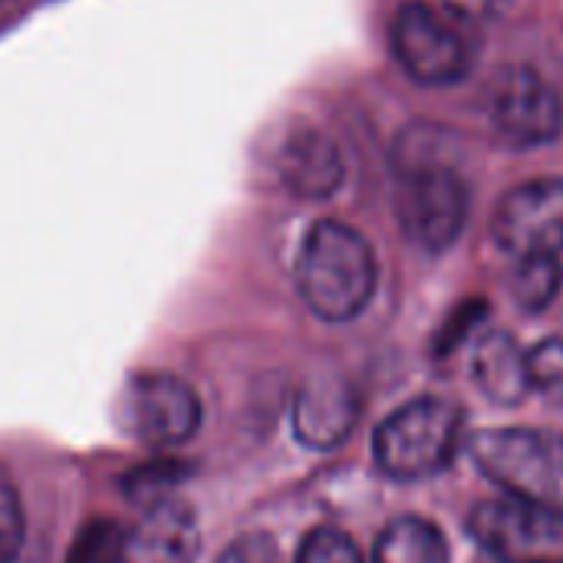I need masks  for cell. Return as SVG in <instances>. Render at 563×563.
I'll return each mask as SVG.
<instances>
[{
	"label": "cell",
	"mask_w": 563,
	"mask_h": 563,
	"mask_svg": "<svg viewBox=\"0 0 563 563\" xmlns=\"http://www.w3.org/2000/svg\"><path fill=\"white\" fill-rule=\"evenodd\" d=\"M379 284L373 244L350 224L317 221L297 254V290L307 310L327 323L356 320Z\"/></svg>",
	"instance_id": "obj_1"
},
{
	"label": "cell",
	"mask_w": 563,
	"mask_h": 563,
	"mask_svg": "<svg viewBox=\"0 0 563 563\" xmlns=\"http://www.w3.org/2000/svg\"><path fill=\"white\" fill-rule=\"evenodd\" d=\"M468 459L505 495L563 518V435L548 429H488L468 439Z\"/></svg>",
	"instance_id": "obj_2"
},
{
	"label": "cell",
	"mask_w": 563,
	"mask_h": 563,
	"mask_svg": "<svg viewBox=\"0 0 563 563\" xmlns=\"http://www.w3.org/2000/svg\"><path fill=\"white\" fill-rule=\"evenodd\" d=\"M462 445V412L449 399L422 396L386 416L373 435V459L396 482H422L445 472Z\"/></svg>",
	"instance_id": "obj_3"
},
{
	"label": "cell",
	"mask_w": 563,
	"mask_h": 563,
	"mask_svg": "<svg viewBox=\"0 0 563 563\" xmlns=\"http://www.w3.org/2000/svg\"><path fill=\"white\" fill-rule=\"evenodd\" d=\"M396 214L426 254L449 251L468 221V185L442 158H399Z\"/></svg>",
	"instance_id": "obj_4"
},
{
	"label": "cell",
	"mask_w": 563,
	"mask_h": 563,
	"mask_svg": "<svg viewBox=\"0 0 563 563\" xmlns=\"http://www.w3.org/2000/svg\"><path fill=\"white\" fill-rule=\"evenodd\" d=\"M472 541L492 561H544L563 548V518L521 498H488L468 511Z\"/></svg>",
	"instance_id": "obj_5"
},
{
	"label": "cell",
	"mask_w": 563,
	"mask_h": 563,
	"mask_svg": "<svg viewBox=\"0 0 563 563\" xmlns=\"http://www.w3.org/2000/svg\"><path fill=\"white\" fill-rule=\"evenodd\" d=\"M495 244L521 257H561L563 254V178H534L511 188L492 218Z\"/></svg>",
	"instance_id": "obj_6"
},
{
	"label": "cell",
	"mask_w": 563,
	"mask_h": 563,
	"mask_svg": "<svg viewBox=\"0 0 563 563\" xmlns=\"http://www.w3.org/2000/svg\"><path fill=\"white\" fill-rule=\"evenodd\" d=\"M393 53L422 86L459 82L472 69L468 40L429 3H406L393 20Z\"/></svg>",
	"instance_id": "obj_7"
},
{
	"label": "cell",
	"mask_w": 563,
	"mask_h": 563,
	"mask_svg": "<svg viewBox=\"0 0 563 563\" xmlns=\"http://www.w3.org/2000/svg\"><path fill=\"white\" fill-rule=\"evenodd\" d=\"M129 432L152 449L185 445L201 426L198 393L172 373H145L129 383Z\"/></svg>",
	"instance_id": "obj_8"
},
{
	"label": "cell",
	"mask_w": 563,
	"mask_h": 563,
	"mask_svg": "<svg viewBox=\"0 0 563 563\" xmlns=\"http://www.w3.org/2000/svg\"><path fill=\"white\" fill-rule=\"evenodd\" d=\"M488 112L495 129L515 145H544L563 129L558 89L528 66H511L495 79Z\"/></svg>",
	"instance_id": "obj_9"
},
{
	"label": "cell",
	"mask_w": 563,
	"mask_h": 563,
	"mask_svg": "<svg viewBox=\"0 0 563 563\" xmlns=\"http://www.w3.org/2000/svg\"><path fill=\"white\" fill-rule=\"evenodd\" d=\"M360 419V399L346 379H310L294 402V432L307 449L330 452L343 445Z\"/></svg>",
	"instance_id": "obj_10"
},
{
	"label": "cell",
	"mask_w": 563,
	"mask_h": 563,
	"mask_svg": "<svg viewBox=\"0 0 563 563\" xmlns=\"http://www.w3.org/2000/svg\"><path fill=\"white\" fill-rule=\"evenodd\" d=\"M277 168L287 191L307 201L330 198L343 185V172H346L340 145L333 142V135H327L317 125H300L284 139Z\"/></svg>",
	"instance_id": "obj_11"
},
{
	"label": "cell",
	"mask_w": 563,
	"mask_h": 563,
	"mask_svg": "<svg viewBox=\"0 0 563 563\" xmlns=\"http://www.w3.org/2000/svg\"><path fill=\"white\" fill-rule=\"evenodd\" d=\"M201 551L198 521L188 505L162 501L125 534L119 563H195Z\"/></svg>",
	"instance_id": "obj_12"
},
{
	"label": "cell",
	"mask_w": 563,
	"mask_h": 563,
	"mask_svg": "<svg viewBox=\"0 0 563 563\" xmlns=\"http://www.w3.org/2000/svg\"><path fill=\"white\" fill-rule=\"evenodd\" d=\"M475 386L501 409H515L531 396L528 353L505 330H488L472 356Z\"/></svg>",
	"instance_id": "obj_13"
},
{
	"label": "cell",
	"mask_w": 563,
	"mask_h": 563,
	"mask_svg": "<svg viewBox=\"0 0 563 563\" xmlns=\"http://www.w3.org/2000/svg\"><path fill=\"white\" fill-rule=\"evenodd\" d=\"M373 563H452V554L432 521L409 515L383 528L373 548Z\"/></svg>",
	"instance_id": "obj_14"
},
{
	"label": "cell",
	"mask_w": 563,
	"mask_h": 563,
	"mask_svg": "<svg viewBox=\"0 0 563 563\" xmlns=\"http://www.w3.org/2000/svg\"><path fill=\"white\" fill-rule=\"evenodd\" d=\"M563 267L558 257H521L511 271V297L521 310L541 313L561 294Z\"/></svg>",
	"instance_id": "obj_15"
},
{
	"label": "cell",
	"mask_w": 563,
	"mask_h": 563,
	"mask_svg": "<svg viewBox=\"0 0 563 563\" xmlns=\"http://www.w3.org/2000/svg\"><path fill=\"white\" fill-rule=\"evenodd\" d=\"M125 528L115 521H89L76 538L73 548L66 551L63 563H119L122 558V544H125Z\"/></svg>",
	"instance_id": "obj_16"
},
{
	"label": "cell",
	"mask_w": 563,
	"mask_h": 563,
	"mask_svg": "<svg viewBox=\"0 0 563 563\" xmlns=\"http://www.w3.org/2000/svg\"><path fill=\"white\" fill-rule=\"evenodd\" d=\"M528 379L531 393L563 409V340H544L528 353Z\"/></svg>",
	"instance_id": "obj_17"
},
{
	"label": "cell",
	"mask_w": 563,
	"mask_h": 563,
	"mask_svg": "<svg viewBox=\"0 0 563 563\" xmlns=\"http://www.w3.org/2000/svg\"><path fill=\"white\" fill-rule=\"evenodd\" d=\"M26 521H23V505L13 478L0 468V563H13L23 548Z\"/></svg>",
	"instance_id": "obj_18"
},
{
	"label": "cell",
	"mask_w": 563,
	"mask_h": 563,
	"mask_svg": "<svg viewBox=\"0 0 563 563\" xmlns=\"http://www.w3.org/2000/svg\"><path fill=\"white\" fill-rule=\"evenodd\" d=\"M297 563H363V554L340 528H317L303 538Z\"/></svg>",
	"instance_id": "obj_19"
},
{
	"label": "cell",
	"mask_w": 563,
	"mask_h": 563,
	"mask_svg": "<svg viewBox=\"0 0 563 563\" xmlns=\"http://www.w3.org/2000/svg\"><path fill=\"white\" fill-rule=\"evenodd\" d=\"M214 563H280V548L267 534H244L231 541Z\"/></svg>",
	"instance_id": "obj_20"
},
{
	"label": "cell",
	"mask_w": 563,
	"mask_h": 563,
	"mask_svg": "<svg viewBox=\"0 0 563 563\" xmlns=\"http://www.w3.org/2000/svg\"><path fill=\"white\" fill-rule=\"evenodd\" d=\"M445 7L468 23H488L501 16L511 7V0H445Z\"/></svg>",
	"instance_id": "obj_21"
},
{
	"label": "cell",
	"mask_w": 563,
	"mask_h": 563,
	"mask_svg": "<svg viewBox=\"0 0 563 563\" xmlns=\"http://www.w3.org/2000/svg\"><path fill=\"white\" fill-rule=\"evenodd\" d=\"M485 563H508V561H492V558H488ZM518 563H563V561H558V558H544V561H518Z\"/></svg>",
	"instance_id": "obj_22"
}]
</instances>
